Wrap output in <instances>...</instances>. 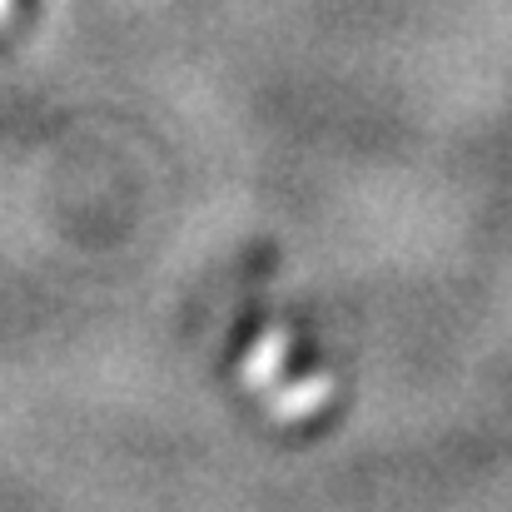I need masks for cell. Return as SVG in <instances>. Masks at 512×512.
Returning a JSON list of instances; mask_svg holds the SVG:
<instances>
[{
  "label": "cell",
  "mask_w": 512,
  "mask_h": 512,
  "mask_svg": "<svg viewBox=\"0 0 512 512\" xmlns=\"http://www.w3.org/2000/svg\"><path fill=\"white\" fill-rule=\"evenodd\" d=\"M5 10H10V0H0V15H5Z\"/></svg>",
  "instance_id": "6da1fadb"
}]
</instances>
